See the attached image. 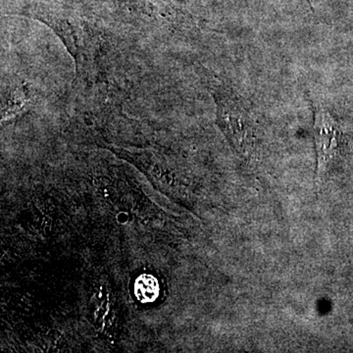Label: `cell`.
Segmentation results:
<instances>
[{
  "label": "cell",
  "mask_w": 353,
  "mask_h": 353,
  "mask_svg": "<svg viewBox=\"0 0 353 353\" xmlns=\"http://www.w3.org/2000/svg\"><path fill=\"white\" fill-rule=\"evenodd\" d=\"M2 85V120H9L24 110L30 101L27 85L19 81H10Z\"/></svg>",
  "instance_id": "5"
},
{
  "label": "cell",
  "mask_w": 353,
  "mask_h": 353,
  "mask_svg": "<svg viewBox=\"0 0 353 353\" xmlns=\"http://www.w3.org/2000/svg\"><path fill=\"white\" fill-rule=\"evenodd\" d=\"M209 83L215 101L216 124L239 152H250L255 139V120L234 90L219 82Z\"/></svg>",
  "instance_id": "2"
},
{
  "label": "cell",
  "mask_w": 353,
  "mask_h": 353,
  "mask_svg": "<svg viewBox=\"0 0 353 353\" xmlns=\"http://www.w3.org/2000/svg\"><path fill=\"white\" fill-rule=\"evenodd\" d=\"M313 134L317 152V176L321 178L328 165L338 154L343 132L338 121L319 104L314 109Z\"/></svg>",
  "instance_id": "4"
},
{
  "label": "cell",
  "mask_w": 353,
  "mask_h": 353,
  "mask_svg": "<svg viewBox=\"0 0 353 353\" xmlns=\"http://www.w3.org/2000/svg\"><path fill=\"white\" fill-rule=\"evenodd\" d=\"M13 14L38 20L57 34L75 61L77 83L88 87L99 80L106 38L99 26L75 11L41 2L26 3Z\"/></svg>",
  "instance_id": "1"
},
{
  "label": "cell",
  "mask_w": 353,
  "mask_h": 353,
  "mask_svg": "<svg viewBox=\"0 0 353 353\" xmlns=\"http://www.w3.org/2000/svg\"><path fill=\"white\" fill-rule=\"evenodd\" d=\"M130 23L148 30L182 23L183 14L164 0H113Z\"/></svg>",
  "instance_id": "3"
}]
</instances>
